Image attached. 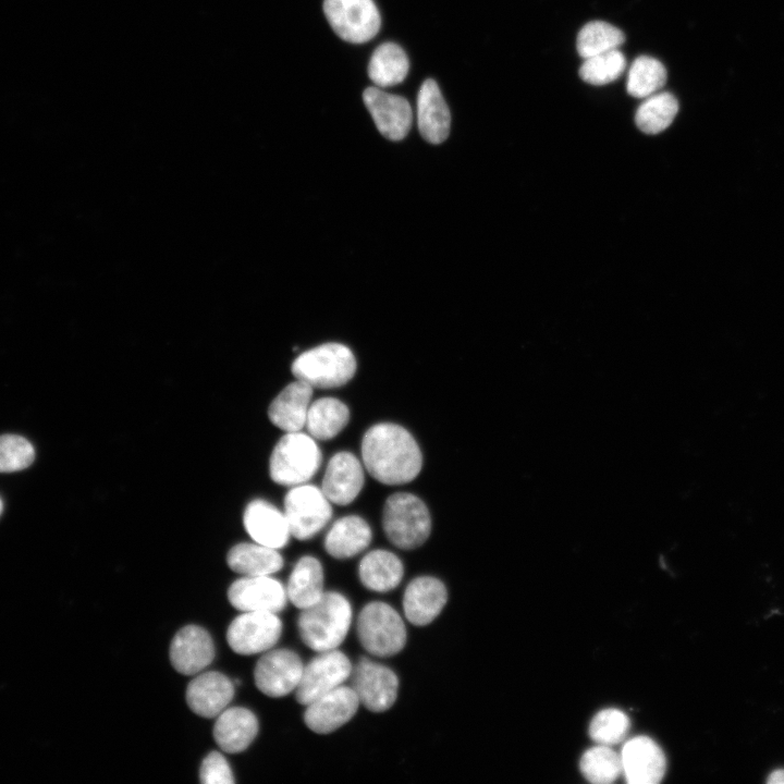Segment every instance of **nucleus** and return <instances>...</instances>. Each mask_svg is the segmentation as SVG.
<instances>
[{"label": "nucleus", "instance_id": "obj_25", "mask_svg": "<svg viewBox=\"0 0 784 784\" xmlns=\"http://www.w3.org/2000/svg\"><path fill=\"white\" fill-rule=\"evenodd\" d=\"M371 538L368 523L357 515H348L331 526L324 538V549L335 559H348L364 551Z\"/></svg>", "mask_w": 784, "mask_h": 784}, {"label": "nucleus", "instance_id": "obj_23", "mask_svg": "<svg viewBox=\"0 0 784 784\" xmlns=\"http://www.w3.org/2000/svg\"><path fill=\"white\" fill-rule=\"evenodd\" d=\"M311 396L309 384L297 379L291 382L271 402L270 421L285 432L301 431L306 425Z\"/></svg>", "mask_w": 784, "mask_h": 784}, {"label": "nucleus", "instance_id": "obj_3", "mask_svg": "<svg viewBox=\"0 0 784 784\" xmlns=\"http://www.w3.org/2000/svg\"><path fill=\"white\" fill-rule=\"evenodd\" d=\"M291 370L311 388L332 389L347 383L356 372L352 351L341 343H324L295 358Z\"/></svg>", "mask_w": 784, "mask_h": 784}, {"label": "nucleus", "instance_id": "obj_20", "mask_svg": "<svg viewBox=\"0 0 784 784\" xmlns=\"http://www.w3.org/2000/svg\"><path fill=\"white\" fill-rule=\"evenodd\" d=\"M234 684L223 673L210 671L197 675L186 689L189 709L199 716H218L231 702Z\"/></svg>", "mask_w": 784, "mask_h": 784}, {"label": "nucleus", "instance_id": "obj_14", "mask_svg": "<svg viewBox=\"0 0 784 784\" xmlns=\"http://www.w3.org/2000/svg\"><path fill=\"white\" fill-rule=\"evenodd\" d=\"M230 603L237 610L278 613L287 601L286 589L269 575L244 576L235 580L228 590Z\"/></svg>", "mask_w": 784, "mask_h": 784}, {"label": "nucleus", "instance_id": "obj_29", "mask_svg": "<svg viewBox=\"0 0 784 784\" xmlns=\"http://www.w3.org/2000/svg\"><path fill=\"white\" fill-rule=\"evenodd\" d=\"M350 420V411L340 400L321 397L310 403L306 425L315 440H330L339 434Z\"/></svg>", "mask_w": 784, "mask_h": 784}, {"label": "nucleus", "instance_id": "obj_28", "mask_svg": "<svg viewBox=\"0 0 784 784\" xmlns=\"http://www.w3.org/2000/svg\"><path fill=\"white\" fill-rule=\"evenodd\" d=\"M226 562L233 572L244 576L271 575L283 566V559L277 549L257 542H243L232 547Z\"/></svg>", "mask_w": 784, "mask_h": 784}, {"label": "nucleus", "instance_id": "obj_32", "mask_svg": "<svg viewBox=\"0 0 784 784\" xmlns=\"http://www.w3.org/2000/svg\"><path fill=\"white\" fill-rule=\"evenodd\" d=\"M665 82L664 65L652 57L640 56L629 66L626 90L633 97L646 98L658 93Z\"/></svg>", "mask_w": 784, "mask_h": 784}, {"label": "nucleus", "instance_id": "obj_5", "mask_svg": "<svg viewBox=\"0 0 784 784\" xmlns=\"http://www.w3.org/2000/svg\"><path fill=\"white\" fill-rule=\"evenodd\" d=\"M321 458L320 449L310 434L285 432L271 453L270 477L282 486L306 483L318 471Z\"/></svg>", "mask_w": 784, "mask_h": 784}, {"label": "nucleus", "instance_id": "obj_27", "mask_svg": "<svg viewBox=\"0 0 784 784\" xmlns=\"http://www.w3.org/2000/svg\"><path fill=\"white\" fill-rule=\"evenodd\" d=\"M287 599L303 610L323 595V568L318 559L302 556L290 575L286 586Z\"/></svg>", "mask_w": 784, "mask_h": 784}, {"label": "nucleus", "instance_id": "obj_2", "mask_svg": "<svg viewBox=\"0 0 784 784\" xmlns=\"http://www.w3.org/2000/svg\"><path fill=\"white\" fill-rule=\"evenodd\" d=\"M352 607L340 592L327 591L298 615L297 628L303 642L317 652L336 649L352 623Z\"/></svg>", "mask_w": 784, "mask_h": 784}, {"label": "nucleus", "instance_id": "obj_39", "mask_svg": "<svg viewBox=\"0 0 784 784\" xmlns=\"http://www.w3.org/2000/svg\"><path fill=\"white\" fill-rule=\"evenodd\" d=\"M769 784H784V769L773 771L767 780Z\"/></svg>", "mask_w": 784, "mask_h": 784}, {"label": "nucleus", "instance_id": "obj_40", "mask_svg": "<svg viewBox=\"0 0 784 784\" xmlns=\"http://www.w3.org/2000/svg\"><path fill=\"white\" fill-rule=\"evenodd\" d=\"M2 507H3L2 501H1V499H0V514H1V512H2Z\"/></svg>", "mask_w": 784, "mask_h": 784}, {"label": "nucleus", "instance_id": "obj_6", "mask_svg": "<svg viewBox=\"0 0 784 784\" xmlns=\"http://www.w3.org/2000/svg\"><path fill=\"white\" fill-rule=\"evenodd\" d=\"M357 637L363 648L376 657H391L406 644V628L397 611L381 601L367 603L358 614Z\"/></svg>", "mask_w": 784, "mask_h": 784}, {"label": "nucleus", "instance_id": "obj_34", "mask_svg": "<svg viewBox=\"0 0 784 784\" xmlns=\"http://www.w3.org/2000/svg\"><path fill=\"white\" fill-rule=\"evenodd\" d=\"M579 768L589 782L597 784L612 783L623 773L621 754L600 744L585 751Z\"/></svg>", "mask_w": 784, "mask_h": 784}, {"label": "nucleus", "instance_id": "obj_21", "mask_svg": "<svg viewBox=\"0 0 784 784\" xmlns=\"http://www.w3.org/2000/svg\"><path fill=\"white\" fill-rule=\"evenodd\" d=\"M243 523L247 534L259 544L278 550L289 542L291 532L284 513L262 499L248 503Z\"/></svg>", "mask_w": 784, "mask_h": 784}, {"label": "nucleus", "instance_id": "obj_4", "mask_svg": "<svg viewBox=\"0 0 784 784\" xmlns=\"http://www.w3.org/2000/svg\"><path fill=\"white\" fill-rule=\"evenodd\" d=\"M382 526L395 547L412 550L426 542L431 532V517L426 504L415 494H391L383 507Z\"/></svg>", "mask_w": 784, "mask_h": 784}, {"label": "nucleus", "instance_id": "obj_7", "mask_svg": "<svg viewBox=\"0 0 784 784\" xmlns=\"http://www.w3.org/2000/svg\"><path fill=\"white\" fill-rule=\"evenodd\" d=\"M283 513L291 536L298 540H308L329 523L332 506L321 488L302 483L292 487L286 493Z\"/></svg>", "mask_w": 784, "mask_h": 784}, {"label": "nucleus", "instance_id": "obj_9", "mask_svg": "<svg viewBox=\"0 0 784 784\" xmlns=\"http://www.w3.org/2000/svg\"><path fill=\"white\" fill-rule=\"evenodd\" d=\"M353 665L340 650L333 649L319 652L306 665L297 687V702L307 706L320 696L343 685L351 676Z\"/></svg>", "mask_w": 784, "mask_h": 784}, {"label": "nucleus", "instance_id": "obj_11", "mask_svg": "<svg viewBox=\"0 0 784 784\" xmlns=\"http://www.w3.org/2000/svg\"><path fill=\"white\" fill-rule=\"evenodd\" d=\"M351 687L359 703L372 712L390 709L397 697L399 678L388 666L362 658L351 673Z\"/></svg>", "mask_w": 784, "mask_h": 784}, {"label": "nucleus", "instance_id": "obj_19", "mask_svg": "<svg viewBox=\"0 0 784 784\" xmlns=\"http://www.w3.org/2000/svg\"><path fill=\"white\" fill-rule=\"evenodd\" d=\"M448 600L445 585L432 576L414 578L405 588L403 610L405 617L416 626L430 624Z\"/></svg>", "mask_w": 784, "mask_h": 784}, {"label": "nucleus", "instance_id": "obj_16", "mask_svg": "<svg viewBox=\"0 0 784 784\" xmlns=\"http://www.w3.org/2000/svg\"><path fill=\"white\" fill-rule=\"evenodd\" d=\"M623 774L630 784L659 783L666 770L660 746L648 736H637L625 743L621 751Z\"/></svg>", "mask_w": 784, "mask_h": 784}, {"label": "nucleus", "instance_id": "obj_31", "mask_svg": "<svg viewBox=\"0 0 784 784\" xmlns=\"http://www.w3.org/2000/svg\"><path fill=\"white\" fill-rule=\"evenodd\" d=\"M677 111V99L667 91H658L646 97L638 107L636 125L646 134H658L671 125Z\"/></svg>", "mask_w": 784, "mask_h": 784}, {"label": "nucleus", "instance_id": "obj_26", "mask_svg": "<svg viewBox=\"0 0 784 784\" xmlns=\"http://www.w3.org/2000/svg\"><path fill=\"white\" fill-rule=\"evenodd\" d=\"M403 574V563L397 555L381 549L367 553L358 566L362 584L377 592H388L397 587Z\"/></svg>", "mask_w": 784, "mask_h": 784}, {"label": "nucleus", "instance_id": "obj_35", "mask_svg": "<svg viewBox=\"0 0 784 784\" xmlns=\"http://www.w3.org/2000/svg\"><path fill=\"white\" fill-rule=\"evenodd\" d=\"M625 69V56L618 49H614L584 59L579 68V76L588 84L601 86L617 79Z\"/></svg>", "mask_w": 784, "mask_h": 784}, {"label": "nucleus", "instance_id": "obj_12", "mask_svg": "<svg viewBox=\"0 0 784 784\" xmlns=\"http://www.w3.org/2000/svg\"><path fill=\"white\" fill-rule=\"evenodd\" d=\"M304 664L299 656L290 649L267 651L256 663L254 679L265 695L279 698L297 687Z\"/></svg>", "mask_w": 784, "mask_h": 784}, {"label": "nucleus", "instance_id": "obj_33", "mask_svg": "<svg viewBox=\"0 0 784 784\" xmlns=\"http://www.w3.org/2000/svg\"><path fill=\"white\" fill-rule=\"evenodd\" d=\"M625 41L624 33L603 21H592L583 26L577 35L576 48L583 58L618 49Z\"/></svg>", "mask_w": 784, "mask_h": 784}, {"label": "nucleus", "instance_id": "obj_13", "mask_svg": "<svg viewBox=\"0 0 784 784\" xmlns=\"http://www.w3.org/2000/svg\"><path fill=\"white\" fill-rule=\"evenodd\" d=\"M359 700L351 686L341 685L306 706L304 722L317 734H329L347 723Z\"/></svg>", "mask_w": 784, "mask_h": 784}, {"label": "nucleus", "instance_id": "obj_8", "mask_svg": "<svg viewBox=\"0 0 784 784\" xmlns=\"http://www.w3.org/2000/svg\"><path fill=\"white\" fill-rule=\"evenodd\" d=\"M326 17L343 40L362 44L380 29V13L372 0H324Z\"/></svg>", "mask_w": 784, "mask_h": 784}, {"label": "nucleus", "instance_id": "obj_10", "mask_svg": "<svg viewBox=\"0 0 784 784\" xmlns=\"http://www.w3.org/2000/svg\"><path fill=\"white\" fill-rule=\"evenodd\" d=\"M281 632L282 623L277 613L247 611L231 622L226 640L235 653L250 656L270 650Z\"/></svg>", "mask_w": 784, "mask_h": 784}, {"label": "nucleus", "instance_id": "obj_22", "mask_svg": "<svg viewBox=\"0 0 784 784\" xmlns=\"http://www.w3.org/2000/svg\"><path fill=\"white\" fill-rule=\"evenodd\" d=\"M418 128L430 144L444 142L450 133L451 115L445 100L433 79H426L417 96Z\"/></svg>", "mask_w": 784, "mask_h": 784}, {"label": "nucleus", "instance_id": "obj_30", "mask_svg": "<svg viewBox=\"0 0 784 784\" xmlns=\"http://www.w3.org/2000/svg\"><path fill=\"white\" fill-rule=\"evenodd\" d=\"M409 62L404 50L393 42L380 45L372 53L368 75L377 87L400 84L408 73Z\"/></svg>", "mask_w": 784, "mask_h": 784}, {"label": "nucleus", "instance_id": "obj_37", "mask_svg": "<svg viewBox=\"0 0 784 784\" xmlns=\"http://www.w3.org/2000/svg\"><path fill=\"white\" fill-rule=\"evenodd\" d=\"M35 458L32 443L16 434L0 436V473L27 468Z\"/></svg>", "mask_w": 784, "mask_h": 784}, {"label": "nucleus", "instance_id": "obj_1", "mask_svg": "<svg viewBox=\"0 0 784 784\" xmlns=\"http://www.w3.org/2000/svg\"><path fill=\"white\" fill-rule=\"evenodd\" d=\"M363 464L372 478L384 485H404L417 477L421 451L403 427L381 422L370 427L362 440Z\"/></svg>", "mask_w": 784, "mask_h": 784}, {"label": "nucleus", "instance_id": "obj_18", "mask_svg": "<svg viewBox=\"0 0 784 784\" xmlns=\"http://www.w3.org/2000/svg\"><path fill=\"white\" fill-rule=\"evenodd\" d=\"M215 658V646L209 633L200 626L187 625L173 637L170 661L181 674L194 675L206 669Z\"/></svg>", "mask_w": 784, "mask_h": 784}, {"label": "nucleus", "instance_id": "obj_36", "mask_svg": "<svg viewBox=\"0 0 784 784\" xmlns=\"http://www.w3.org/2000/svg\"><path fill=\"white\" fill-rule=\"evenodd\" d=\"M628 730V716L616 708H609L593 716L589 725V735L597 744L610 746L621 743Z\"/></svg>", "mask_w": 784, "mask_h": 784}, {"label": "nucleus", "instance_id": "obj_38", "mask_svg": "<svg viewBox=\"0 0 784 784\" xmlns=\"http://www.w3.org/2000/svg\"><path fill=\"white\" fill-rule=\"evenodd\" d=\"M199 780L204 784H232L233 773L228 761L218 751H211L203 760Z\"/></svg>", "mask_w": 784, "mask_h": 784}, {"label": "nucleus", "instance_id": "obj_17", "mask_svg": "<svg viewBox=\"0 0 784 784\" xmlns=\"http://www.w3.org/2000/svg\"><path fill=\"white\" fill-rule=\"evenodd\" d=\"M364 481V469L358 458L351 452H338L327 465L321 490L331 503L347 505L357 498Z\"/></svg>", "mask_w": 784, "mask_h": 784}, {"label": "nucleus", "instance_id": "obj_15", "mask_svg": "<svg viewBox=\"0 0 784 784\" xmlns=\"http://www.w3.org/2000/svg\"><path fill=\"white\" fill-rule=\"evenodd\" d=\"M363 99L379 132L390 140L403 139L412 126L413 112L408 101L379 87H369Z\"/></svg>", "mask_w": 784, "mask_h": 784}, {"label": "nucleus", "instance_id": "obj_24", "mask_svg": "<svg viewBox=\"0 0 784 784\" xmlns=\"http://www.w3.org/2000/svg\"><path fill=\"white\" fill-rule=\"evenodd\" d=\"M257 733V718L252 711L242 707L225 708L218 715L213 726L217 745L229 754L244 751L255 739Z\"/></svg>", "mask_w": 784, "mask_h": 784}]
</instances>
